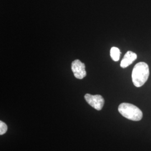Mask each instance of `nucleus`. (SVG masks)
I'll list each match as a JSON object with an SVG mask.
<instances>
[{"mask_svg":"<svg viewBox=\"0 0 151 151\" xmlns=\"http://www.w3.org/2000/svg\"><path fill=\"white\" fill-rule=\"evenodd\" d=\"M7 130V125L3 122L2 121H0V134L3 135L5 133Z\"/></svg>","mask_w":151,"mask_h":151,"instance_id":"nucleus-7","label":"nucleus"},{"mask_svg":"<svg viewBox=\"0 0 151 151\" xmlns=\"http://www.w3.org/2000/svg\"><path fill=\"white\" fill-rule=\"evenodd\" d=\"M120 51L119 48L117 47H112L110 49V56L111 58L114 61H118L120 59Z\"/></svg>","mask_w":151,"mask_h":151,"instance_id":"nucleus-6","label":"nucleus"},{"mask_svg":"<svg viewBox=\"0 0 151 151\" xmlns=\"http://www.w3.org/2000/svg\"><path fill=\"white\" fill-rule=\"evenodd\" d=\"M118 111L125 118L133 121H139L143 118V113L139 108L129 103H122Z\"/></svg>","mask_w":151,"mask_h":151,"instance_id":"nucleus-2","label":"nucleus"},{"mask_svg":"<svg viewBox=\"0 0 151 151\" xmlns=\"http://www.w3.org/2000/svg\"><path fill=\"white\" fill-rule=\"evenodd\" d=\"M137 58V55L135 53L128 51L125 54L124 58L120 63V67L125 68L131 65Z\"/></svg>","mask_w":151,"mask_h":151,"instance_id":"nucleus-5","label":"nucleus"},{"mask_svg":"<svg viewBox=\"0 0 151 151\" xmlns=\"http://www.w3.org/2000/svg\"><path fill=\"white\" fill-rule=\"evenodd\" d=\"M71 69L76 78L83 79L86 76L85 65L80 60H76L72 62Z\"/></svg>","mask_w":151,"mask_h":151,"instance_id":"nucleus-4","label":"nucleus"},{"mask_svg":"<svg viewBox=\"0 0 151 151\" xmlns=\"http://www.w3.org/2000/svg\"><path fill=\"white\" fill-rule=\"evenodd\" d=\"M150 75L148 65L145 62H139L135 65L132 74V81L135 87L142 86L147 81Z\"/></svg>","mask_w":151,"mask_h":151,"instance_id":"nucleus-1","label":"nucleus"},{"mask_svg":"<svg viewBox=\"0 0 151 151\" xmlns=\"http://www.w3.org/2000/svg\"><path fill=\"white\" fill-rule=\"evenodd\" d=\"M85 99L90 106L97 110H101L103 109L105 100L103 96L99 95H92L87 93L85 96Z\"/></svg>","mask_w":151,"mask_h":151,"instance_id":"nucleus-3","label":"nucleus"}]
</instances>
